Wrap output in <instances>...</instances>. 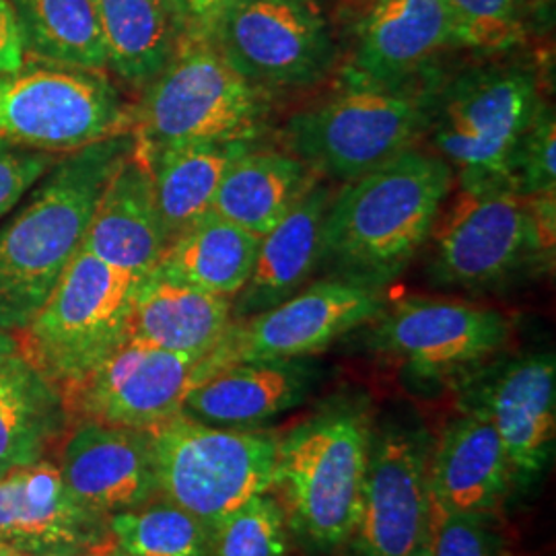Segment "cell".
Here are the masks:
<instances>
[{
    "label": "cell",
    "instance_id": "cell-1",
    "mask_svg": "<svg viewBox=\"0 0 556 556\" xmlns=\"http://www.w3.org/2000/svg\"><path fill=\"white\" fill-rule=\"evenodd\" d=\"M456 174L438 153L417 147L344 181L321 227L330 277L383 289L433 236Z\"/></svg>",
    "mask_w": 556,
    "mask_h": 556
},
{
    "label": "cell",
    "instance_id": "cell-2",
    "mask_svg": "<svg viewBox=\"0 0 556 556\" xmlns=\"http://www.w3.org/2000/svg\"><path fill=\"white\" fill-rule=\"evenodd\" d=\"M137 147L135 130L60 157L0 227V330L23 332L79 254L105 184Z\"/></svg>",
    "mask_w": 556,
    "mask_h": 556
},
{
    "label": "cell",
    "instance_id": "cell-3",
    "mask_svg": "<svg viewBox=\"0 0 556 556\" xmlns=\"http://www.w3.org/2000/svg\"><path fill=\"white\" fill-rule=\"evenodd\" d=\"M441 87L429 68L390 83L346 80V89L330 100L287 119L285 147L314 174L351 181L429 132Z\"/></svg>",
    "mask_w": 556,
    "mask_h": 556
},
{
    "label": "cell",
    "instance_id": "cell-4",
    "mask_svg": "<svg viewBox=\"0 0 556 556\" xmlns=\"http://www.w3.org/2000/svg\"><path fill=\"white\" fill-rule=\"evenodd\" d=\"M371 433L367 402L340 397L280 435L275 489L291 530L316 551L340 548L357 530Z\"/></svg>",
    "mask_w": 556,
    "mask_h": 556
},
{
    "label": "cell",
    "instance_id": "cell-5",
    "mask_svg": "<svg viewBox=\"0 0 556 556\" xmlns=\"http://www.w3.org/2000/svg\"><path fill=\"white\" fill-rule=\"evenodd\" d=\"M270 103L211 40H179L174 56L144 89L135 124L144 155L181 142L258 140Z\"/></svg>",
    "mask_w": 556,
    "mask_h": 556
},
{
    "label": "cell",
    "instance_id": "cell-6",
    "mask_svg": "<svg viewBox=\"0 0 556 556\" xmlns=\"http://www.w3.org/2000/svg\"><path fill=\"white\" fill-rule=\"evenodd\" d=\"M149 435L161 497L211 530L250 498L275 491L278 431L223 429L179 413Z\"/></svg>",
    "mask_w": 556,
    "mask_h": 556
},
{
    "label": "cell",
    "instance_id": "cell-7",
    "mask_svg": "<svg viewBox=\"0 0 556 556\" xmlns=\"http://www.w3.org/2000/svg\"><path fill=\"white\" fill-rule=\"evenodd\" d=\"M542 105L534 73L521 66L478 68L441 87L429 130L462 192L511 190L514 151Z\"/></svg>",
    "mask_w": 556,
    "mask_h": 556
},
{
    "label": "cell",
    "instance_id": "cell-8",
    "mask_svg": "<svg viewBox=\"0 0 556 556\" xmlns=\"http://www.w3.org/2000/svg\"><path fill=\"white\" fill-rule=\"evenodd\" d=\"M140 278L80 248L38 316L21 332V353L62 392L75 388L128 338Z\"/></svg>",
    "mask_w": 556,
    "mask_h": 556
},
{
    "label": "cell",
    "instance_id": "cell-9",
    "mask_svg": "<svg viewBox=\"0 0 556 556\" xmlns=\"http://www.w3.org/2000/svg\"><path fill=\"white\" fill-rule=\"evenodd\" d=\"M555 231V192H462L438 233L429 277L443 287H497L553 254Z\"/></svg>",
    "mask_w": 556,
    "mask_h": 556
},
{
    "label": "cell",
    "instance_id": "cell-10",
    "mask_svg": "<svg viewBox=\"0 0 556 556\" xmlns=\"http://www.w3.org/2000/svg\"><path fill=\"white\" fill-rule=\"evenodd\" d=\"M135 128L116 85L103 73L62 66H21L0 75V140L73 153Z\"/></svg>",
    "mask_w": 556,
    "mask_h": 556
},
{
    "label": "cell",
    "instance_id": "cell-11",
    "mask_svg": "<svg viewBox=\"0 0 556 556\" xmlns=\"http://www.w3.org/2000/svg\"><path fill=\"white\" fill-rule=\"evenodd\" d=\"M383 307L379 289L334 277L316 280L266 312L233 319L200 358L192 386L238 363L316 357L338 338L367 326Z\"/></svg>",
    "mask_w": 556,
    "mask_h": 556
},
{
    "label": "cell",
    "instance_id": "cell-12",
    "mask_svg": "<svg viewBox=\"0 0 556 556\" xmlns=\"http://www.w3.org/2000/svg\"><path fill=\"white\" fill-rule=\"evenodd\" d=\"M369 324V346L418 378L475 371L511 334L509 319L497 309L456 299H402Z\"/></svg>",
    "mask_w": 556,
    "mask_h": 556
},
{
    "label": "cell",
    "instance_id": "cell-13",
    "mask_svg": "<svg viewBox=\"0 0 556 556\" xmlns=\"http://www.w3.org/2000/svg\"><path fill=\"white\" fill-rule=\"evenodd\" d=\"M220 54L260 89L314 85L334 43L312 0H238L217 29Z\"/></svg>",
    "mask_w": 556,
    "mask_h": 556
},
{
    "label": "cell",
    "instance_id": "cell-14",
    "mask_svg": "<svg viewBox=\"0 0 556 556\" xmlns=\"http://www.w3.org/2000/svg\"><path fill=\"white\" fill-rule=\"evenodd\" d=\"M433 441L420 427H376L361 495L357 556H417L429 534V457Z\"/></svg>",
    "mask_w": 556,
    "mask_h": 556
},
{
    "label": "cell",
    "instance_id": "cell-15",
    "mask_svg": "<svg viewBox=\"0 0 556 556\" xmlns=\"http://www.w3.org/2000/svg\"><path fill=\"white\" fill-rule=\"evenodd\" d=\"M200 357L126 338L68 392V410L105 425L149 431L181 413Z\"/></svg>",
    "mask_w": 556,
    "mask_h": 556
},
{
    "label": "cell",
    "instance_id": "cell-16",
    "mask_svg": "<svg viewBox=\"0 0 556 556\" xmlns=\"http://www.w3.org/2000/svg\"><path fill=\"white\" fill-rule=\"evenodd\" d=\"M466 404L493 420L514 484H532L555 452L556 363L553 353H528L477 367Z\"/></svg>",
    "mask_w": 556,
    "mask_h": 556
},
{
    "label": "cell",
    "instance_id": "cell-17",
    "mask_svg": "<svg viewBox=\"0 0 556 556\" xmlns=\"http://www.w3.org/2000/svg\"><path fill=\"white\" fill-rule=\"evenodd\" d=\"M108 540V517L71 493L54 462L43 457L0 477V546L25 556H87Z\"/></svg>",
    "mask_w": 556,
    "mask_h": 556
},
{
    "label": "cell",
    "instance_id": "cell-18",
    "mask_svg": "<svg viewBox=\"0 0 556 556\" xmlns=\"http://www.w3.org/2000/svg\"><path fill=\"white\" fill-rule=\"evenodd\" d=\"M56 466L71 493L103 517L161 497L153 443L142 429L80 418Z\"/></svg>",
    "mask_w": 556,
    "mask_h": 556
},
{
    "label": "cell",
    "instance_id": "cell-19",
    "mask_svg": "<svg viewBox=\"0 0 556 556\" xmlns=\"http://www.w3.org/2000/svg\"><path fill=\"white\" fill-rule=\"evenodd\" d=\"M511 486L509 459L493 420L466 404L431 447V505L454 516L495 517Z\"/></svg>",
    "mask_w": 556,
    "mask_h": 556
},
{
    "label": "cell",
    "instance_id": "cell-20",
    "mask_svg": "<svg viewBox=\"0 0 556 556\" xmlns=\"http://www.w3.org/2000/svg\"><path fill=\"white\" fill-rule=\"evenodd\" d=\"M319 379L314 357L238 363L192 386L181 415L223 429H262L301 406Z\"/></svg>",
    "mask_w": 556,
    "mask_h": 556
},
{
    "label": "cell",
    "instance_id": "cell-21",
    "mask_svg": "<svg viewBox=\"0 0 556 556\" xmlns=\"http://www.w3.org/2000/svg\"><path fill=\"white\" fill-rule=\"evenodd\" d=\"M165 248L151 165L137 144L105 184L83 250L140 278L160 264Z\"/></svg>",
    "mask_w": 556,
    "mask_h": 556
},
{
    "label": "cell",
    "instance_id": "cell-22",
    "mask_svg": "<svg viewBox=\"0 0 556 556\" xmlns=\"http://www.w3.org/2000/svg\"><path fill=\"white\" fill-rule=\"evenodd\" d=\"M456 46L443 0H376L358 27L346 80L390 83L417 75L438 52Z\"/></svg>",
    "mask_w": 556,
    "mask_h": 556
},
{
    "label": "cell",
    "instance_id": "cell-23",
    "mask_svg": "<svg viewBox=\"0 0 556 556\" xmlns=\"http://www.w3.org/2000/svg\"><path fill=\"white\" fill-rule=\"evenodd\" d=\"M233 321V299L220 298L153 268L132 299L128 337L179 355L204 357Z\"/></svg>",
    "mask_w": 556,
    "mask_h": 556
},
{
    "label": "cell",
    "instance_id": "cell-24",
    "mask_svg": "<svg viewBox=\"0 0 556 556\" xmlns=\"http://www.w3.org/2000/svg\"><path fill=\"white\" fill-rule=\"evenodd\" d=\"M332 190L316 181L309 192L260 238L258 254L245 287L233 299V319L266 312L293 298L318 268L321 227Z\"/></svg>",
    "mask_w": 556,
    "mask_h": 556
},
{
    "label": "cell",
    "instance_id": "cell-25",
    "mask_svg": "<svg viewBox=\"0 0 556 556\" xmlns=\"http://www.w3.org/2000/svg\"><path fill=\"white\" fill-rule=\"evenodd\" d=\"M316 181L318 174L293 153L264 149L254 142L225 172L213 213L262 238Z\"/></svg>",
    "mask_w": 556,
    "mask_h": 556
},
{
    "label": "cell",
    "instance_id": "cell-26",
    "mask_svg": "<svg viewBox=\"0 0 556 556\" xmlns=\"http://www.w3.org/2000/svg\"><path fill=\"white\" fill-rule=\"evenodd\" d=\"M66 422L60 386L21 351L0 363V477L48 456Z\"/></svg>",
    "mask_w": 556,
    "mask_h": 556
},
{
    "label": "cell",
    "instance_id": "cell-27",
    "mask_svg": "<svg viewBox=\"0 0 556 556\" xmlns=\"http://www.w3.org/2000/svg\"><path fill=\"white\" fill-rule=\"evenodd\" d=\"M254 142L258 140L181 142L144 155L167 245L213 211L225 172Z\"/></svg>",
    "mask_w": 556,
    "mask_h": 556
},
{
    "label": "cell",
    "instance_id": "cell-28",
    "mask_svg": "<svg viewBox=\"0 0 556 556\" xmlns=\"http://www.w3.org/2000/svg\"><path fill=\"white\" fill-rule=\"evenodd\" d=\"M108 48V68L135 89H147L179 43L172 0H93Z\"/></svg>",
    "mask_w": 556,
    "mask_h": 556
},
{
    "label": "cell",
    "instance_id": "cell-29",
    "mask_svg": "<svg viewBox=\"0 0 556 556\" xmlns=\"http://www.w3.org/2000/svg\"><path fill=\"white\" fill-rule=\"evenodd\" d=\"M260 238L217 213L174 239L157 268L220 298L236 299L252 275Z\"/></svg>",
    "mask_w": 556,
    "mask_h": 556
},
{
    "label": "cell",
    "instance_id": "cell-30",
    "mask_svg": "<svg viewBox=\"0 0 556 556\" xmlns=\"http://www.w3.org/2000/svg\"><path fill=\"white\" fill-rule=\"evenodd\" d=\"M9 4L25 56L62 68L110 71L93 0H9Z\"/></svg>",
    "mask_w": 556,
    "mask_h": 556
},
{
    "label": "cell",
    "instance_id": "cell-31",
    "mask_svg": "<svg viewBox=\"0 0 556 556\" xmlns=\"http://www.w3.org/2000/svg\"><path fill=\"white\" fill-rule=\"evenodd\" d=\"M108 532L135 556H211L213 530L163 497L108 517Z\"/></svg>",
    "mask_w": 556,
    "mask_h": 556
},
{
    "label": "cell",
    "instance_id": "cell-32",
    "mask_svg": "<svg viewBox=\"0 0 556 556\" xmlns=\"http://www.w3.org/2000/svg\"><path fill=\"white\" fill-rule=\"evenodd\" d=\"M291 526L285 505L264 493L213 528L211 556H289Z\"/></svg>",
    "mask_w": 556,
    "mask_h": 556
},
{
    "label": "cell",
    "instance_id": "cell-33",
    "mask_svg": "<svg viewBox=\"0 0 556 556\" xmlns=\"http://www.w3.org/2000/svg\"><path fill=\"white\" fill-rule=\"evenodd\" d=\"M454 23L456 46L505 52L526 38L521 0H443Z\"/></svg>",
    "mask_w": 556,
    "mask_h": 556
},
{
    "label": "cell",
    "instance_id": "cell-34",
    "mask_svg": "<svg viewBox=\"0 0 556 556\" xmlns=\"http://www.w3.org/2000/svg\"><path fill=\"white\" fill-rule=\"evenodd\" d=\"M556 119L551 105H542L536 118L517 142L509 178L511 192L519 197H536L555 192Z\"/></svg>",
    "mask_w": 556,
    "mask_h": 556
},
{
    "label": "cell",
    "instance_id": "cell-35",
    "mask_svg": "<svg viewBox=\"0 0 556 556\" xmlns=\"http://www.w3.org/2000/svg\"><path fill=\"white\" fill-rule=\"evenodd\" d=\"M495 517L454 516L431 505L427 551L429 556H501Z\"/></svg>",
    "mask_w": 556,
    "mask_h": 556
},
{
    "label": "cell",
    "instance_id": "cell-36",
    "mask_svg": "<svg viewBox=\"0 0 556 556\" xmlns=\"http://www.w3.org/2000/svg\"><path fill=\"white\" fill-rule=\"evenodd\" d=\"M56 161L52 153L0 140V217L7 215Z\"/></svg>",
    "mask_w": 556,
    "mask_h": 556
},
{
    "label": "cell",
    "instance_id": "cell-37",
    "mask_svg": "<svg viewBox=\"0 0 556 556\" xmlns=\"http://www.w3.org/2000/svg\"><path fill=\"white\" fill-rule=\"evenodd\" d=\"M238 0H172L179 40L215 41L217 29Z\"/></svg>",
    "mask_w": 556,
    "mask_h": 556
},
{
    "label": "cell",
    "instance_id": "cell-38",
    "mask_svg": "<svg viewBox=\"0 0 556 556\" xmlns=\"http://www.w3.org/2000/svg\"><path fill=\"white\" fill-rule=\"evenodd\" d=\"M25 64L20 27L9 0H0V75L15 73Z\"/></svg>",
    "mask_w": 556,
    "mask_h": 556
},
{
    "label": "cell",
    "instance_id": "cell-39",
    "mask_svg": "<svg viewBox=\"0 0 556 556\" xmlns=\"http://www.w3.org/2000/svg\"><path fill=\"white\" fill-rule=\"evenodd\" d=\"M17 351H21L20 340L13 337V334L0 330V363H4L11 355H15Z\"/></svg>",
    "mask_w": 556,
    "mask_h": 556
},
{
    "label": "cell",
    "instance_id": "cell-40",
    "mask_svg": "<svg viewBox=\"0 0 556 556\" xmlns=\"http://www.w3.org/2000/svg\"><path fill=\"white\" fill-rule=\"evenodd\" d=\"M87 556H135L130 555V553H126V551H122L119 546H116L114 542H112V538L105 542V544H101L98 546L96 551H91Z\"/></svg>",
    "mask_w": 556,
    "mask_h": 556
},
{
    "label": "cell",
    "instance_id": "cell-41",
    "mask_svg": "<svg viewBox=\"0 0 556 556\" xmlns=\"http://www.w3.org/2000/svg\"><path fill=\"white\" fill-rule=\"evenodd\" d=\"M417 556H429V551H427V542H425V546L418 551Z\"/></svg>",
    "mask_w": 556,
    "mask_h": 556
},
{
    "label": "cell",
    "instance_id": "cell-42",
    "mask_svg": "<svg viewBox=\"0 0 556 556\" xmlns=\"http://www.w3.org/2000/svg\"><path fill=\"white\" fill-rule=\"evenodd\" d=\"M0 556H9V551L4 546H0Z\"/></svg>",
    "mask_w": 556,
    "mask_h": 556
},
{
    "label": "cell",
    "instance_id": "cell-43",
    "mask_svg": "<svg viewBox=\"0 0 556 556\" xmlns=\"http://www.w3.org/2000/svg\"><path fill=\"white\" fill-rule=\"evenodd\" d=\"M7 551H9V548H7ZM9 556H25V555H20V553H13V551H9Z\"/></svg>",
    "mask_w": 556,
    "mask_h": 556
}]
</instances>
